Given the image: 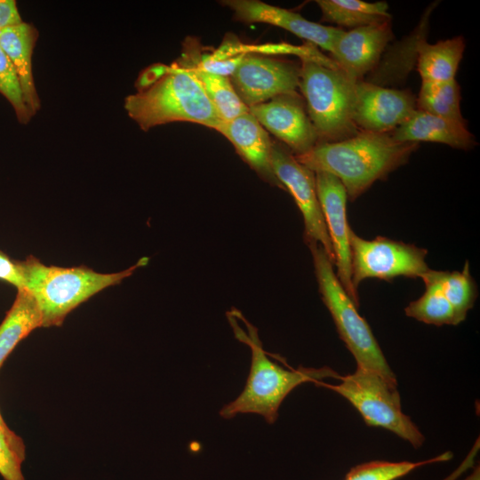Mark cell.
Instances as JSON below:
<instances>
[{
    "instance_id": "16",
    "label": "cell",
    "mask_w": 480,
    "mask_h": 480,
    "mask_svg": "<svg viewBox=\"0 0 480 480\" xmlns=\"http://www.w3.org/2000/svg\"><path fill=\"white\" fill-rule=\"evenodd\" d=\"M216 131L232 143L238 155L263 180L284 189L271 165L274 141L249 111L230 121H222Z\"/></svg>"
},
{
    "instance_id": "11",
    "label": "cell",
    "mask_w": 480,
    "mask_h": 480,
    "mask_svg": "<svg viewBox=\"0 0 480 480\" xmlns=\"http://www.w3.org/2000/svg\"><path fill=\"white\" fill-rule=\"evenodd\" d=\"M248 109L260 125L284 142L294 156L307 153L318 142L305 102L296 92L276 96Z\"/></svg>"
},
{
    "instance_id": "14",
    "label": "cell",
    "mask_w": 480,
    "mask_h": 480,
    "mask_svg": "<svg viewBox=\"0 0 480 480\" xmlns=\"http://www.w3.org/2000/svg\"><path fill=\"white\" fill-rule=\"evenodd\" d=\"M220 3L234 12L236 20L279 27L330 53L335 40L343 31L340 28L324 26L308 20L298 12L258 0H224Z\"/></svg>"
},
{
    "instance_id": "7",
    "label": "cell",
    "mask_w": 480,
    "mask_h": 480,
    "mask_svg": "<svg viewBox=\"0 0 480 480\" xmlns=\"http://www.w3.org/2000/svg\"><path fill=\"white\" fill-rule=\"evenodd\" d=\"M340 383L315 384L328 388L346 398L371 427L386 428L414 448L422 445L425 437L411 418L402 412L397 384L389 382L376 372L357 367L353 373L340 376Z\"/></svg>"
},
{
    "instance_id": "19",
    "label": "cell",
    "mask_w": 480,
    "mask_h": 480,
    "mask_svg": "<svg viewBox=\"0 0 480 480\" xmlns=\"http://www.w3.org/2000/svg\"><path fill=\"white\" fill-rule=\"evenodd\" d=\"M465 42L462 36L428 44L424 41L417 47V70L422 82L443 83L455 79L463 57Z\"/></svg>"
},
{
    "instance_id": "26",
    "label": "cell",
    "mask_w": 480,
    "mask_h": 480,
    "mask_svg": "<svg viewBox=\"0 0 480 480\" xmlns=\"http://www.w3.org/2000/svg\"><path fill=\"white\" fill-rule=\"evenodd\" d=\"M452 457L450 452L436 458L419 461H370L357 465L346 475L345 480H396L410 473L418 467L433 462L447 460Z\"/></svg>"
},
{
    "instance_id": "4",
    "label": "cell",
    "mask_w": 480,
    "mask_h": 480,
    "mask_svg": "<svg viewBox=\"0 0 480 480\" xmlns=\"http://www.w3.org/2000/svg\"><path fill=\"white\" fill-rule=\"evenodd\" d=\"M124 108L145 132L172 122H190L216 130L222 122L191 71L176 62L150 87L127 96Z\"/></svg>"
},
{
    "instance_id": "1",
    "label": "cell",
    "mask_w": 480,
    "mask_h": 480,
    "mask_svg": "<svg viewBox=\"0 0 480 480\" xmlns=\"http://www.w3.org/2000/svg\"><path fill=\"white\" fill-rule=\"evenodd\" d=\"M418 143L400 142L390 132L360 131L334 142H318L296 159L314 172H328L343 184L348 199L355 201L376 180H384L404 164Z\"/></svg>"
},
{
    "instance_id": "20",
    "label": "cell",
    "mask_w": 480,
    "mask_h": 480,
    "mask_svg": "<svg viewBox=\"0 0 480 480\" xmlns=\"http://www.w3.org/2000/svg\"><path fill=\"white\" fill-rule=\"evenodd\" d=\"M43 326L41 312L26 289L17 292L15 300L0 324V367L20 340Z\"/></svg>"
},
{
    "instance_id": "9",
    "label": "cell",
    "mask_w": 480,
    "mask_h": 480,
    "mask_svg": "<svg viewBox=\"0 0 480 480\" xmlns=\"http://www.w3.org/2000/svg\"><path fill=\"white\" fill-rule=\"evenodd\" d=\"M273 172L295 200L304 220V237L308 245L320 244L334 264V253L319 203L316 173L300 164L292 152L281 143L273 142Z\"/></svg>"
},
{
    "instance_id": "17",
    "label": "cell",
    "mask_w": 480,
    "mask_h": 480,
    "mask_svg": "<svg viewBox=\"0 0 480 480\" xmlns=\"http://www.w3.org/2000/svg\"><path fill=\"white\" fill-rule=\"evenodd\" d=\"M38 36L36 28L24 21L0 31V46L16 72L24 103L32 117L41 107L32 69V56Z\"/></svg>"
},
{
    "instance_id": "25",
    "label": "cell",
    "mask_w": 480,
    "mask_h": 480,
    "mask_svg": "<svg viewBox=\"0 0 480 480\" xmlns=\"http://www.w3.org/2000/svg\"><path fill=\"white\" fill-rule=\"evenodd\" d=\"M424 293L404 308L407 316L436 326L457 325L461 323L455 309L437 286L428 280Z\"/></svg>"
},
{
    "instance_id": "15",
    "label": "cell",
    "mask_w": 480,
    "mask_h": 480,
    "mask_svg": "<svg viewBox=\"0 0 480 480\" xmlns=\"http://www.w3.org/2000/svg\"><path fill=\"white\" fill-rule=\"evenodd\" d=\"M392 36L390 21L343 30L333 44L332 60L352 80L362 81Z\"/></svg>"
},
{
    "instance_id": "23",
    "label": "cell",
    "mask_w": 480,
    "mask_h": 480,
    "mask_svg": "<svg viewBox=\"0 0 480 480\" xmlns=\"http://www.w3.org/2000/svg\"><path fill=\"white\" fill-rule=\"evenodd\" d=\"M460 88L456 79L443 82H421L416 99L417 109L447 119L465 123L460 111Z\"/></svg>"
},
{
    "instance_id": "3",
    "label": "cell",
    "mask_w": 480,
    "mask_h": 480,
    "mask_svg": "<svg viewBox=\"0 0 480 480\" xmlns=\"http://www.w3.org/2000/svg\"><path fill=\"white\" fill-rule=\"evenodd\" d=\"M148 258L117 273L102 274L86 267L46 266L34 256L18 265L24 278V289L34 298L42 316L43 326L61 325L65 317L78 305L103 289L119 284Z\"/></svg>"
},
{
    "instance_id": "30",
    "label": "cell",
    "mask_w": 480,
    "mask_h": 480,
    "mask_svg": "<svg viewBox=\"0 0 480 480\" xmlns=\"http://www.w3.org/2000/svg\"><path fill=\"white\" fill-rule=\"evenodd\" d=\"M169 69L170 66L161 63L153 64L146 68L141 71L136 80L135 86L137 88V92H140L150 87L160 78H162L169 71Z\"/></svg>"
},
{
    "instance_id": "24",
    "label": "cell",
    "mask_w": 480,
    "mask_h": 480,
    "mask_svg": "<svg viewBox=\"0 0 480 480\" xmlns=\"http://www.w3.org/2000/svg\"><path fill=\"white\" fill-rule=\"evenodd\" d=\"M186 68L191 71L200 84L221 121H230L249 111L238 97L228 76L207 73L194 68Z\"/></svg>"
},
{
    "instance_id": "2",
    "label": "cell",
    "mask_w": 480,
    "mask_h": 480,
    "mask_svg": "<svg viewBox=\"0 0 480 480\" xmlns=\"http://www.w3.org/2000/svg\"><path fill=\"white\" fill-rule=\"evenodd\" d=\"M238 316L246 331L239 326L232 310L227 313L236 338L251 348V367L241 394L220 411L222 418L228 420L239 413H256L268 424H273L278 418L281 404L296 387L305 382L316 383L324 378L340 379V376L329 367L287 370L280 366L267 356L257 328L240 311Z\"/></svg>"
},
{
    "instance_id": "22",
    "label": "cell",
    "mask_w": 480,
    "mask_h": 480,
    "mask_svg": "<svg viewBox=\"0 0 480 480\" xmlns=\"http://www.w3.org/2000/svg\"><path fill=\"white\" fill-rule=\"evenodd\" d=\"M420 278L434 283L455 309L463 322L477 299V286L467 260L462 271H437L428 269Z\"/></svg>"
},
{
    "instance_id": "21",
    "label": "cell",
    "mask_w": 480,
    "mask_h": 480,
    "mask_svg": "<svg viewBox=\"0 0 480 480\" xmlns=\"http://www.w3.org/2000/svg\"><path fill=\"white\" fill-rule=\"evenodd\" d=\"M322 20L351 29L388 22L391 15L386 2L361 0H317Z\"/></svg>"
},
{
    "instance_id": "5",
    "label": "cell",
    "mask_w": 480,
    "mask_h": 480,
    "mask_svg": "<svg viewBox=\"0 0 480 480\" xmlns=\"http://www.w3.org/2000/svg\"><path fill=\"white\" fill-rule=\"evenodd\" d=\"M300 60L299 88L318 142L340 141L357 134L360 131L353 121L357 82L320 53Z\"/></svg>"
},
{
    "instance_id": "6",
    "label": "cell",
    "mask_w": 480,
    "mask_h": 480,
    "mask_svg": "<svg viewBox=\"0 0 480 480\" xmlns=\"http://www.w3.org/2000/svg\"><path fill=\"white\" fill-rule=\"evenodd\" d=\"M322 300L328 308L340 338L353 355L357 367L376 372L397 384L369 324L357 311L334 271V264L318 244H309Z\"/></svg>"
},
{
    "instance_id": "31",
    "label": "cell",
    "mask_w": 480,
    "mask_h": 480,
    "mask_svg": "<svg viewBox=\"0 0 480 480\" xmlns=\"http://www.w3.org/2000/svg\"><path fill=\"white\" fill-rule=\"evenodd\" d=\"M23 22L14 0H0V31Z\"/></svg>"
},
{
    "instance_id": "29",
    "label": "cell",
    "mask_w": 480,
    "mask_h": 480,
    "mask_svg": "<svg viewBox=\"0 0 480 480\" xmlns=\"http://www.w3.org/2000/svg\"><path fill=\"white\" fill-rule=\"evenodd\" d=\"M0 279L12 284L18 290L24 289V278L18 261L11 260L2 252H0Z\"/></svg>"
},
{
    "instance_id": "8",
    "label": "cell",
    "mask_w": 480,
    "mask_h": 480,
    "mask_svg": "<svg viewBox=\"0 0 480 480\" xmlns=\"http://www.w3.org/2000/svg\"><path fill=\"white\" fill-rule=\"evenodd\" d=\"M351 280L356 290L366 278L390 282L398 276L420 277L429 268L428 251L414 244L377 236L366 240L349 230Z\"/></svg>"
},
{
    "instance_id": "27",
    "label": "cell",
    "mask_w": 480,
    "mask_h": 480,
    "mask_svg": "<svg viewBox=\"0 0 480 480\" xmlns=\"http://www.w3.org/2000/svg\"><path fill=\"white\" fill-rule=\"evenodd\" d=\"M26 458L22 439L10 428L0 430V475L4 480H25L21 464Z\"/></svg>"
},
{
    "instance_id": "32",
    "label": "cell",
    "mask_w": 480,
    "mask_h": 480,
    "mask_svg": "<svg viewBox=\"0 0 480 480\" xmlns=\"http://www.w3.org/2000/svg\"><path fill=\"white\" fill-rule=\"evenodd\" d=\"M9 427L6 425V423L4 422L1 413H0V430H6L8 429Z\"/></svg>"
},
{
    "instance_id": "18",
    "label": "cell",
    "mask_w": 480,
    "mask_h": 480,
    "mask_svg": "<svg viewBox=\"0 0 480 480\" xmlns=\"http://www.w3.org/2000/svg\"><path fill=\"white\" fill-rule=\"evenodd\" d=\"M390 134L400 142H437L465 150L476 145L466 123L436 116L419 109Z\"/></svg>"
},
{
    "instance_id": "10",
    "label": "cell",
    "mask_w": 480,
    "mask_h": 480,
    "mask_svg": "<svg viewBox=\"0 0 480 480\" xmlns=\"http://www.w3.org/2000/svg\"><path fill=\"white\" fill-rule=\"evenodd\" d=\"M229 78L238 97L250 108L296 92L300 68L287 60L249 54Z\"/></svg>"
},
{
    "instance_id": "13",
    "label": "cell",
    "mask_w": 480,
    "mask_h": 480,
    "mask_svg": "<svg viewBox=\"0 0 480 480\" xmlns=\"http://www.w3.org/2000/svg\"><path fill=\"white\" fill-rule=\"evenodd\" d=\"M416 109V98L409 91L385 88L363 81L356 84L353 121L359 131L389 132L405 122Z\"/></svg>"
},
{
    "instance_id": "12",
    "label": "cell",
    "mask_w": 480,
    "mask_h": 480,
    "mask_svg": "<svg viewBox=\"0 0 480 480\" xmlns=\"http://www.w3.org/2000/svg\"><path fill=\"white\" fill-rule=\"evenodd\" d=\"M315 173L317 196L334 253L336 275L349 298L358 307L357 290L354 288L351 280V228L346 214L347 192L341 181L332 174L324 172Z\"/></svg>"
},
{
    "instance_id": "28",
    "label": "cell",
    "mask_w": 480,
    "mask_h": 480,
    "mask_svg": "<svg viewBox=\"0 0 480 480\" xmlns=\"http://www.w3.org/2000/svg\"><path fill=\"white\" fill-rule=\"evenodd\" d=\"M0 93L13 108L20 123L26 124L32 118L24 100L16 72L0 46Z\"/></svg>"
}]
</instances>
